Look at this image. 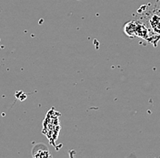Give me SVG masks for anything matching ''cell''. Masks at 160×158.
I'll list each match as a JSON object with an SVG mask.
<instances>
[{"label":"cell","instance_id":"6da1fadb","mask_svg":"<svg viewBox=\"0 0 160 158\" xmlns=\"http://www.w3.org/2000/svg\"><path fill=\"white\" fill-rule=\"evenodd\" d=\"M151 25L153 29L156 30L157 32L160 33V18L158 16H154L151 19Z\"/></svg>","mask_w":160,"mask_h":158}]
</instances>
